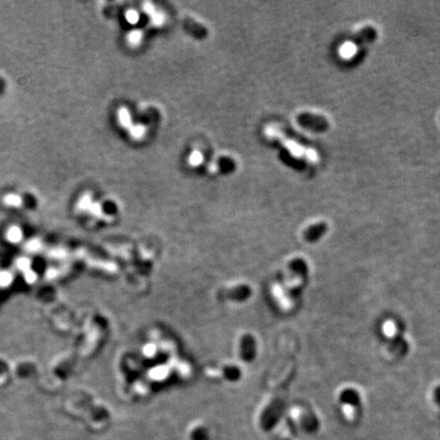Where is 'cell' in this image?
Masks as SVG:
<instances>
[{
	"label": "cell",
	"mask_w": 440,
	"mask_h": 440,
	"mask_svg": "<svg viewBox=\"0 0 440 440\" xmlns=\"http://www.w3.org/2000/svg\"><path fill=\"white\" fill-rule=\"evenodd\" d=\"M296 121L302 128L315 133H324L329 129L328 121L319 114L303 112L297 115Z\"/></svg>",
	"instance_id": "cell-1"
},
{
	"label": "cell",
	"mask_w": 440,
	"mask_h": 440,
	"mask_svg": "<svg viewBox=\"0 0 440 440\" xmlns=\"http://www.w3.org/2000/svg\"><path fill=\"white\" fill-rule=\"evenodd\" d=\"M283 407V403L277 401L265 412L262 420V425L265 429H271L276 425L282 416Z\"/></svg>",
	"instance_id": "cell-2"
},
{
	"label": "cell",
	"mask_w": 440,
	"mask_h": 440,
	"mask_svg": "<svg viewBox=\"0 0 440 440\" xmlns=\"http://www.w3.org/2000/svg\"><path fill=\"white\" fill-rule=\"evenodd\" d=\"M338 400L341 405L351 408H358L362 403L360 392L353 387H346L342 389L338 396Z\"/></svg>",
	"instance_id": "cell-3"
},
{
	"label": "cell",
	"mask_w": 440,
	"mask_h": 440,
	"mask_svg": "<svg viewBox=\"0 0 440 440\" xmlns=\"http://www.w3.org/2000/svg\"><path fill=\"white\" fill-rule=\"evenodd\" d=\"M328 230V225L325 222H318L310 225L303 234L304 239L307 243L318 242Z\"/></svg>",
	"instance_id": "cell-4"
},
{
	"label": "cell",
	"mask_w": 440,
	"mask_h": 440,
	"mask_svg": "<svg viewBox=\"0 0 440 440\" xmlns=\"http://www.w3.org/2000/svg\"><path fill=\"white\" fill-rule=\"evenodd\" d=\"M377 38V31L372 27H366L357 33L355 36V41L359 44L365 45L368 43H372Z\"/></svg>",
	"instance_id": "cell-5"
},
{
	"label": "cell",
	"mask_w": 440,
	"mask_h": 440,
	"mask_svg": "<svg viewBox=\"0 0 440 440\" xmlns=\"http://www.w3.org/2000/svg\"><path fill=\"white\" fill-rule=\"evenodd\" d=\"M300 423L304 430L308 433L316 432L319 428V420L313 414H304L300 418Z\"/></svg>",
	"instance_id": "cell-6"
},
{
	"label": "cell",
	"mask_w": 440,
	"mask_h": 440,
	"mask_svg": "<svg viewBox=\"0 0 440 440\" xmlns=\"http://www.w3.org/2000/svg\"><path fill=\"white\" fill-rule=\"evenodd\" d=\"M290 267H291V270L293 271L294 274H296L300 277H307V275L309 274L308 264L302 258H296V259L292 260Z\"/></svg>",
	"instance_id": "cell-7"
},
{
	"label": "cell",
	"mask_w": 440,
	"mask_h": 440,
	"mask_svg": "<svg viewBox=\"0 0 440 440\" xmlns=\"http://www.w3.org/2000/svg\"><path fill=\"white\" fill-rule=\"evenodd\" d=\"M3 201H4V203L6 204V205H8V206H13V207H18V206H20V204H21V199H20V197L19 196H17V195H14V194H9V195H6L5 197H4V199H3Z\"/></svg>",
	"instance_id": "cell-8"
},
{
	"label": "cell",
	"mask_w": 440,
	"mask_h": 440,
	"mask_svg": "<svg viewBox=\"0 0 440 440\" xmlns=\"http://www.w3.org/2000/svg\"><path fill=\"white\" fill-rule=\"evenodd\" d=\"M8 238L11 241H18L20 239V230L18 227H11L8 230Z\"/></svg>",
	"instance_id": "cell-9"
},
{
	"label": "cell",
	"mask_w": 440,
	"mask_h": 440,
	"mask_svg": "<svg viewBox=\"0 0 440 440\" xmlns=\"http://www.w3.org/2000/svg\"><path fill=\"white\" fill-rule=\"evenodd\" d=\"M433 399H434L435 403L438 405V407L440 408V385L436 386V387L434 388V391H433Z\"/></svg>",
	"instance_id": "cell-10"
}]
</instances>
